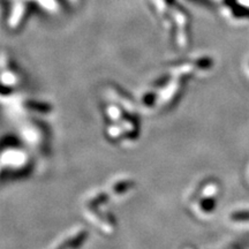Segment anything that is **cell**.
<instances>
[{
    "label": "cell",
    "instance_id": "obj_1",
    "mask_svg": "<svg viewBox=\"0 0 249 249\" xmlns=\"http://www.w3.org/2000/svg\"><path fill=\"white\" fill-rule=\"evenodd\" d=\"M28 13H29V7H28L27 2H18L13 7V11H12V15L9 18V24L12 27L20 26L23 22L24 18L28 17Z\"/></svg>",
    "mask_w": 249,
    "mask_h": 249
},
{
    "label": "cell",
    "instance_id": "obj_2",
    "mask_svg": "<svg viewBox=\"0 0 249 249\" xmlns=\"http://www.w3.org/2000/svg\"><path fill=\"white\" fill-rule=\"evenodd\" d=\"M235 220H242V222H246V220H249V211H240L236 214L233 216Z\"/></svg>",
    "mask_w": 249,
    "mask_h": 249
}]
</instances>
